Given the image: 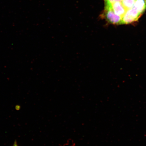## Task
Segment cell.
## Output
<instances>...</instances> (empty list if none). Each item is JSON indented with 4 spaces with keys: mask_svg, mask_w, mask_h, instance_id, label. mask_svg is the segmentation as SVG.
Here are the masks:
<instances>
[{
    "mask_svg": "<svg viewBox=\"0 0 146 146\" xmlns=\"http://www.w3.org/2000/svg\"><path fill=\"white\" fill-rule=\"evenodd\" d=\"M100 16L109 23L114 25H121L122 17L115 13L112 9L104 8Z\"/></svg>",
    "mask_w": 146,
    "mask_h": 146,
    "instance_id": "6da1fadb",
    "label": "cell"
},
{
    "mask_svg": "<svg viewBox=\"0 0 146 146\" xmlns=\"http://www.w3.org/2000/svg\"><path fill=\"white\" fill-rule=\"evenodd\" d=\"M141 14L133 7L127 10L122 18L121 25H128L137 21Z\"/></svg>",
    "mask_w": 146,
    "mask_h": 146,
    "instance_id": "7a4b0ae2",
    "label": "cell"
},
{
    "mask_svg": "<svg viewBox=\"0 0 146 146\" xmlns=\"http://www.w3.org/2000/svg\"><path fill=\"white\" fill-rule=\"evenodd\" d=\"M105 8L112 9L115 13L122 18L127 11L122 4L121 2H116L109 6H105Z\"/></svg>",
    "mask_w": 146,
    "mask_h": 146,
    "instance_id": "3957f363",
    "label": "cell"
},
{
    "mask_svg": "<svg viewBox=\"0 0 146 146\" xmlns=\"http://www.w3.org/2000/svg\"><path fill=\"white\" fill-rule=\"evenodd\" d=\"M133 7L142 14L146 9V0H136Z\"/></svg>",
    "mask_w": 146,
    "mask_h": 146,
    "instance_id": "277c9868",
    "label": "cell"
},
{
    "mask_svg": "<svg viewBox=\"0 0 146 146\" xmlns=\"http://www.w3.org/2000/svg\"><path fill=\"white\" fill-rule=\"evenodd\" d=\"M136 0H122L121 2L127 10L134 6Z\"/></svg>",
    "mask_w": 146,
    "mask_h": 146,
    "instance_id": "5b68a950",
    "label": "cell"
},
{
    "mask_svg": "<svg viewBox=\"0 0 146 146\" xmlns=\"http://www.w3.org/2000/svg\"><path fill=\"white\" fill-rule=\"evenodd\" d=\"M105 6H109L116 2H121L122 0H104Z\"/></svg>",
    "mask_w": 146,
    "mask_h": 146,
    "instance_id": "8992f818",
    "label": "cell"
},
{
    "mask_svg": "<svg viewBox=\"0 0 146 146\" xmlns=\"http://www.w3.org/2000/svg\"><path fill=\"white\" fill-rule=\"evenodd\" d=\"M13 146H18L17 142L16 141L14 142Z\"/></svg>",
    "mask_w": 146,
    "mask_h": 146,
    "instance_id": "52a82bcc",
    "label": "cell"
}]
</instances>
